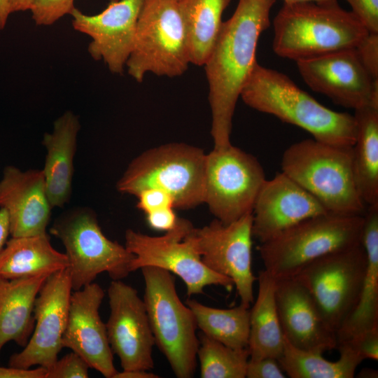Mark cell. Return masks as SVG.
I'll list each match as a JSON object with an SVG mask.
<instances>
[{
    "label": "cell",
    "mask_w": 378,
    "mask_h": 378,
    "mask_svg": "<svg viewBox=\"0 0 378 378\" xmlns=\"http://www.w3.org/2000/svg\"><path fill=\"white\" fill-rule=\"evenodd\" d=\"M276 0H239L233 15L223 22L214 48L204 63L215 148L231 145L232 117L237 102L255 59L258 39L270 25Z\"/></svg>",
    "instance_id": "1"
},
{
    "label": "cell",
    "mask_w": 378,
    "mask_h": 378,
    "mask_svg": "<svg viewBox=\"0 0 378 378\" xmlns=\"http://www.w3.org/2000/svg\"><path fill=\"white\" fill-rule=\"evenodd\" d=\"M240 97L251 108L299 127L316 141L342 147L355 142L354 115L324 106L286 74L258 62Z\"/></svg>",
    "instance_id": "2"
},
{
    "label": "cell",
    "mask_w": 378,
    "mask_h": 378,
    "mask_svg": "<svg viewBox=\"0 0 378 378\" xmlns=\"http://www.w3.org/2000/svg\"><path fill=\"white\" fill-rule=\"evenodd\" d=\"M273 29L274 52L295 62L355 48L369 33L337 0L284 3Z\"/></svg>",
    "instance_id": "3"
},
{
    "label": "cell",
    "mask_w": 378,
    "mask_h": 378,
    "mask_svg": "<svg viewBox=\"0 0 378 378\" xmlns=\"http://www.w3.org/2000/svg\"><path fill=\"white\" fill-rule=\"evenodd\" d=\"M351 148L314 139L300 141L285 150L282 172L316 199L328 213L364 216L365 204L355 183Z\"/></svg>",
    "instance_id": "4"
},
{
    "label": "cell",
    "mask_w": 378,
    "mask_h": 378,
    "mask_svg": "<svg viewBox=\"0 0 378 378\" xmlns=\"http://www.w3.org/2000/svg\"><path fill=\"white\" fill-rule=\"evenodd\" d=\"M364 216L326 213L305 219L258 247L275 281L295 277L314 260L361 243Z\"/></svg>",
    "instance_id": "5"
},
{
    "label": "cell",
    "mask_w": 378,
    "mask_h": 378,
    "mask_svg": "<svg viewBox=\"0 0 378 378\" xmlns=\"http://www.w3.org/2000/svg\"><path fill=\"white\" fill-rule=\"evenodd\" d=\"M205 158L202 149L183 143L147 150L129 164L116 189L136 196L142 190L156 188L172 196L174 208H194L204 203Z\"/></svg>",
    "instance_id": "6"
},
{
    "label": "cell",
    "mask_w": 378,
    "mask_h": 378,
    "mask_svg": "<svg viewBox=\"0 0 378 378\" xmlns=\"http://www.w3.org/2000/svg\"><path fill=\"white\" fill-rule=\"evenodd\" d=\"M145 283L144 302L160 351L178 378H191L197 367L199 338L191 309L180 300L175 276L151 266L141 268Z\"/></svg>",
    "instance_id": "7"
},
{
    "label": "cell",
    "mask_w": 378,
    "mask_h": 378,
    "mask_svg": "<svg viewBox=\"0 0 378 378\" xmlns=\"http://www.w3.org/2000/svg\"><path fill=\"white\" fill-rule=\"evenodd\" d=\"M49 231L65 248L73 290L93 283L103 272L112 280H122L131 272L134 255L105 236L90 207L78 206L64 211Z\"/></svg>",
    "instance_id": "8"
},
{
    "label": "cell",
    "mask_w": 378,
    "mask_h": 378,
    "mask_svg": "<svg viewBox=\"0 0 378 378\" xmlns=\"http://www.w3.org/2000/svg\"><path fill=\"white\" fill-rule=\"evenodd\" d=\"M189 64L186 34L177 1L144 0L126 63L130 76L137 82L148 72L179 76Z\"/></svg>",
    "instance_id": "9"
},
{
    "label": "cell",
    "mask_w": 378,
    "mask_h": 378,
    "mask_svg": "<svg viewBox=\"0 0 378 378\" xmlns=\"http://www.w3.org/2000/svg\"><path fill=\"white\" fill-rule=\"evenodd\" d=\"M366 265V253L360 243L314 260L293 277L307 290L335 334L358 303Z\"/></svg>",
    "instance_id": "10"
},
{
    "label": "cell",
    "mask_w": 378,
    "mask_h": 378,
    "mask_svg": "<svg viewBox=\"0 0 378 378\" xmlns=\"http://www.w3.org/2000/svg\"><path fill=\"white\" fill-rule=\"evenodd\" d=\"M266 180L264 169L253 155L232 146L206 154L204 203L224 224L251 214Z\"/></svg>",
    "instance_id": "11"
},
{
    "label": "cell",
    "mask_w": 378,
    "mask_h": 378,
    "mask_svg": "<svg viewBox=\"0 0 378 378\" xmlns=\"http://www.w3.org/2000/svg\"><path fill=\"white\" fill-rule=\"evenodd\" d=\"M193 227L190 221L178 218L176 226L162 236H150L127 229L125 246L134 257L131 272L151 266L178 276L185 283L187 295L203 293L206 286L215 285L231 291L233 281L206 267L188 236Z\"/></svg>",
    "instance_id": "12"
},
{
    "label": "cell",
    "mask_w": 378,
    "mask_h": 378,
    "mask_svg": "<svg viewBox=\"0 0 378 378\" xmlns=\"http://www.w3.org/2000/svg\"><path fill=\"white\" fill-rule=\"evenodd\" d=\"M252 213L224 224L217 219L202 227H192L188 236L204 265L230 278L241 304L253 302V285L257 277L252 272Z\"/></svg>",
    "instance_id": "13"
},
{
    "label": "cell",
    "mask_w": 378,
    "mask_h": 378,
    "mask_svg": "<svg viewBox=\"0 0 378 378\" xmlns=\"http://www.w3.org/2000/svg\"><path fill=\"white\" fill-rule=\"evenodd\" d=\"M72 290L68 268L46 279L34 302L32 334L23 349L10 356L8 366L29 369L38 365L48 369L55 362L63 348Z\"/></svg>",
    "instance_id": "14"
},
{
    "label": "cell",
    "mask_w": 378,
    "mask_h": 378,
    "mask_svg": "<svg viewBox=\"0 0 378 378\" xmlns=\"http://www.w3.org/2000/svg\"><path fill=\"white\" fill-rule=\"evenodd\" d=\"M304 83L337 105L354 110L378 106V80L360 62L355 48L296 62Z\"/></svg>",
    "instance_id": "15"
},
{
    "label": "cell",
    "mask_w": 378,
    "mask_h": 378,
    "mask_svg": "<svg viewBox=\"0 0 378 378\" xmlns=\"http://www.w3.org/2000/svg\"><path fill=\"white\" fill-rule=\"evenodd\" d=\"M107 293V337L122 370H152L155 340L144 300L134 288L121 280H112Z\"/></svg>",
    "instance_id": "16"
},
{
    "label": "cell",
    "mask_w": 378,
    "mask_h": 378,
    "mask_svg": "<svg viewBox=\"0 0 378 378\" xmlns=\"http://www.w3.org/2000/svg\"><path fill=\"white\" fill-rule=\"evenodd\" d=\"M144 0H113L101 13L88 15L71 11L75 30L91 38L88 52L102 59L113 74H122L131 53L136 23Z\"/></svg>",
    "instance_id": "17"
},
{
    "label": "cell",
    "mask_w": 378,
    "mask_h": 378,
    "mask_svg": "<svg viewBox=\"0 0 378 378\" xmlns=\"http://www.w3.org/2000/svg\"><path fill=\"white\" fill-rule=\"evenodd\" d=\"M74 291L70 298L62 346L78 354L90 368L104 377L113 378L118 370L114 366L106 323L99 314L105 292L94 282Z\"/></svg>",
    "instance_id": "18"
},
{
    "label": "cell",
    "mask_w": 378,
    "mask_h": 378,
    "mask_svg": "<svg viewBox=\"0 0 378 378\" xmlns=\"http://www.w3.org/2000/svg\"><path fill=\"white\" fill-rule=\"evenodd\" d=\"M328 213L307 191L282 172L266 179L252 211V234L265 242L309 218Z\"/></svg>",
    "instance_id": "19"
},
{
    "label": "cell",
    "mask_w": 378,
    "mask_h": 378,
    "mask_svg": "<svg viewBox=\"0 0 378 378\" xmlns=\"http://www.w3.org/2000/svg\"><path fill=\"white\" fill-rule=\"evenodd\" d=\"M0 208L8 214L11 237L48 234L52 208L42 170L6 166L0 180Z\"/></svg>",
    "instance_id": "20"
},
{
    "label": "cell",
    "mask_w": 378,
    "mask_h": 378,
    "mask_svg": "<svg viewBox=\"0 0 378 378\" xmlns=\"http://www.w3.org/2000/svg\"><path fill=\"white\" fill-rule=\"evenodd\" d=\"M275 300L284 337L296 348L323 354L337 348L307 290L294 278L276 281Z\"/></svg>",
    "instance_id": "21"
},
{
    "label": "cell",
    "mask_w": 378,
    "mask_h": 378,
    "mask_svg": "<svg viewBox=\"0 0 378 378\" xmlns=\"http://www.w3.org/2000/svg\"><path fill=\"white\" fill-rule=\"evenodd\" d=\"M80 129L78 117L66 111L54 122L52 131L43 135L42 144L46 155L42 172L52 208H62L70 200Z\"/></svg>",
    "instance_id": "22"
},
{
    "label": "cell",
    "mask_w": 378,
    "mask_h": 378,
    "mask_svg": "<svg viewBox=\"0 0 378 378\" xmlns=\"http://www.w3.org/2000/svg\"><path fill=\"white\" fill-rule=\"evenodd\" d=\"M49 276L8 279L0 276V354L14 342L24 347L34 328L36 296Z\"/></svg>",
    "instance_id": "23"
},
{
    "label": "cell",
    "mask_w": 378,
    "mask_h": 378,
    "mask_svg": "<svg viewBox=\"0 0 378 378\" xmlns=\"http://www.w3.org/2000/svg\"><path fill=\"white\" fill-rule=\"evenodd\" d=\"M361 243L367 256L365 279L355 309L335 333L337 346L378 327V204L370 206L364 215Z\"/></svg>",
    "instance_id": "24"
},
{
    "label": "cell",
    "mask_w": 378,
    "mask_h": 378,
    "mask_svg": "<svg viewBox=\"0 0 378 378\" xmlns=\"http://www.w3.org/2000/svg\"><path fill=\"white\" fill-rule=\"evenodd\" d=\"M68 267L66 255L52 247L48 234L11 237L0 252V276L8 279L50 276Z\"/></svg>",
    "instance_id": "25"
},
{
    "label": "cell",
    "mask_w": 378,
    "mask_h": 378,
    "mask_svg": "<svg viewBox=\"0 0 378 378\" xmlns=\"http://www.w3.org/2000/svg\"><path fill=\"white\" fill-rule=\"evenodd\" d=\"M257 280L258 295L250 309L249 359H279L284 350V335L276 305V281L265 270L259 272Z\"/></svg>",
    "instance_id": "26"
},
{
    "label": "cell",
    "mask_w": 378,
    "mask_h": 378,
    "mask_svg": "<svg viewBox=\"0 0 378 378\" xmlns=\"http://www.w3.org/2000/svg\"><path fill=\"white\" fill-rule=\"evenodd\" d=\"M354 111L353 173L358 193L370 206L378 204V106L368 105Z\"/></svg>",
    "instance_id": "27"
},
{
    "label": "cell",
    "mask_w": 378,
    "mask_h": 378,
    "mask_svg": "<svg viewBox=\"0 0 378 378\" xmlns=\"http://www.w3.org/2000/svg\"><path fill=\"white\" fill-rule=\"evenodd\" d=\"M231 0H178L191 64L203 66L222 26V15Z\"/></svg>",
    "instance_id": "28"
},
{
    "label": "cell",
    "mask_w": 378,
    "mask_h": 378,
    "mask_svg": "<svg viewBox=\"0 0 378 378\" xmlns=\"http://www.w3.org/2000/svg\"><path fill=\"white\" fill-rule=\"evenodd\" d=\"M336 349L340 358L330 361L323 354L296 348L284 337L283 353L278 360L290 378H353L363 360L345 343L337 344Z\"/></svg>",
    "instance_id": "29"
},
{
    "label": "cell",
    "mask_w": 378,
    "mask_h": 378,
    "mask_svg": "<svg viewBox=\"0 0 378 378\" xmlns=\"http://www.w3.org/2000/svg\"><path fill=\"white\" fill-rule=\"evenodd\" d=\"M186 304L203 334L234 349L248 348L250 307L240 303L230 309L214 308L193 299H188Z\"/></svg>",
    "instance_id": "30"
},
{
    "label": "cell",
    "mask_w": 378,
    "mask_h": 378,
    "mask_svg": "<svg viewBox=\"0 0 378 378\" xmlns=\"http://www.w3.org/2000/svg\"><path fill=\"white\" fill-rule=\"evenodd\" d=\"M197 357L202 378H245L249 352L248 348L227 346L202 332L199 336Z\"/></svg>",
    "instance_id": "31"
},
{
    "label": "cell",
    "mask_w": 378,
    "mask_h": 378,
    "mask_svg": "<svg viewBox=\"0 0 378 378\" xmlns=\"http://www.w3.org/2000/svg\"><path fill=\"white\" fill-rule=\"evenodd\" d=\"M74 0H33L30 10L37 25H50L74 9Z\"/></svg>",
    "instance_id": "32"
},
{
    "label": "cell",
    "mask_w": 378,
    "mask_h": 378,
    "mask_svg": "<svg viewBox=\"0 0 378 378\" xmlns=\"http://www.w3.org/2000/svg\"><path fill=\"white\" fill-rule=\"evenodd\" d=\"M89 368L86 361L71 351L47 369L46 378H86Z\"/></svg>",
    "instance_id": "33"
},
{
    "label": "cell",
    "mask_w": 378,
    "mask_h": 378,
    "mask_svg": "<svg viewBox=\"0 0 378 378\" xmlns=\"http://www.w3.org/2000/svg\"><path fill=\"white\" fill-rule=\"evenodd\" d=\"M340 343L346 344L363 360H378V327L363 331Z\"/></svg>",
    "instance_id": "34"
},
{
    "label": "cell",
    "mask_w": 378,
    "mask_h": 378,
    "mask_svg": "<svg viewBox=\"0 0 378 378\" xmlns=\"http://www.w3.org/2000/svg\"><path fill=\"white\" fill-rule=\"evenodd\" d=\"M355 50L369 74L378 80V34L368 33Z\"/></svg>",
    "instance_id": "35"
},
{
    "label": "cell",
    "mask_w": 378,
    "mask_h": 378,
    "mask_svg": "<svg viewBox=\"0 0 378 378\" xmlns=\"http://www.w3.org/2000/svg\"><path fill=\"white\" fill-rule=\"evenodd\" d=\"M369 33L378 34V0H344Z\"/></svg>",
    "instance_id": "36"
},
{
    "label": "cell",
    "mask_w": 378,
    "mask_h": 378,
    "mask_svg": "<svg viewBox=\"0 0 378 378\" xmlns=\"http://www.w3.org/2000/svg\"><path fill=\"white\" fill-rule=\"evenodd\" d=\"M136 197L138 199L137 208L146 214L162 208H174L172 196L166 191L159 188H146L140 191Z\"/></svg>",
    "instance_id": "37"
},
{
    "label": "cell",
    "mask_w": 378,
    "mask_h": 378,
    "mask_svg": "<svg viewBox=\"0 0 378 378\" xmlns=\"http://www.w3.org/2000/svg\"><path fill=\"white\" fill-rule=\"evenodd\" d=\"M246 377L247 378H285L278 359L265 357L258 360L248 359Z\"/></svg>",
    "instance_id": "38"
},
{
    "label": "cell",
    "mask_w": 378,
    "mask_h": 378,
    "mask_svg": "<svg viewBox=\"0 0 378 378\" xmlns=\"http://www.w3.org/2000/svg\"><path fill=\"white\" fill-rule=\"evenodd\" d=\"M174 207L162 208L146 214L149 227L155 230L167 232L173 229L178 221Z\"/></svg>",
    "instance_id": "39"
},
{
    "label": "cell",
    "mask_w": 378,
    "mask_h": 378,
    "mask_svg": "<svg viewBox=\"0 0 378 378\" xmlns=\"http://www.w3.org/2000/svg\"><path fill=\"white\" fill-rule=\"evenodd\" d=\"M47 368L38 366L35 369L0 366V378H46Z\"/></svg>",
    "instance_id": "40"
},
{
    "label": "cell",
    "mask_w": 378,
    "mask_h": 378,
    "mask_svg": "<svg viewBox=\"0 0 378 378\" xmlns=\"http://www.w3.org/2000/svg\"><path fill=\"white\" fill-rule=\"evenodd\" d=\"M10 235L9 220L6 211L0 208V252Z\"/></svg>",
    "instance_id": "41"
},
{
    "label": "cell",
    "mask_w": 378,
    "mask_h": 378,
    "mask_svg": "<svg viewBox=\"0 0 378 378\" xmlns=\"http://www.w3.org/2000/svg\"><path fill=\"white\" fill-rule=\"evenodd\" d=\"M160 376L144 370H122L117 372L113 378H158Z\"/></svg>",
    "instance_id": "42"
},
{
    "label": "cell",
    "mask_w": 378,
    "mask_h": 378,
    "mask_svg": "<svg viewBox=\"0 0 378 378\" xmlns=\"http://www.w3.org/2000/svg\"><path fill=\"white\" fill-rule=\"evenodd\" d=\"M33 0H8L10 13L24 11L30 9Z\"/></svg>",
    "instance_id": "43"
},
{
    "label": "cell",
    "mask_w": 378,
    "mask_h": 378,
    "mask_svg": "<svg viewBox=\"0 0 378 378\" xmlns=\"http://www.w3.org/2000/svg\"><path fill=\"white\" fill-rule=\"evenodd\" d=\"M10 14L8 0H0V30L5 27Z\"/></svg>",
    "instance_id": "44"
},
{
    "label": "cell",
    "mask_w": 378,
    "mask_h": 378,
    "mask_svg": "<svg viewBox=\"0 0 378 378\" xmlns=\"http://www.w3.org/2000/svg\"><path fill=\"white\" fill-rule=\"evenodd\" d=\"M377 370H375L374 369H369V368H365L363 369L360 373L358 374L359 377H370V378H374L377 377L378 376Z\"/></svg>",
    "instance_id": "45"
},
{
    "label": "cell",
    "mask_w": 378,
    "mask_h": 378,
    "mask_svg": "<svg viewBox=\"0 0 378 378\" xmlns=\"http://www.w3.org/2000/svg\"><path fill=\"white\" fill-rule=\"evenodd\" d=\"M328 1V0H284V3H290V2H298V1Z\"/></svg>",
    "instance_id": "46"
},
{
    "label": "cell",
    "mask_w": 378,
    "mask_h": 378,
    "mask_svg": "<svg viewBox=\"0 0 378 378\" xmlns=\"http://www.w3.org/2000/svg\"><path fill=\"white\" fill-rule=\"evenodd\" d=\"M174 1H178V0H174Z\"/></svg>",
    "instance_id": "47"
}]
</instances>
